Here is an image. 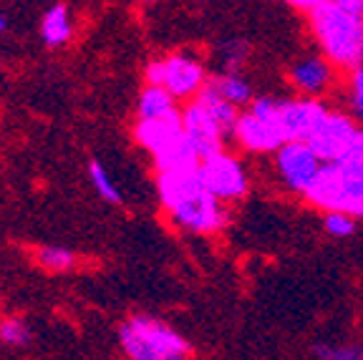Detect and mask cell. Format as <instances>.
<instances>
[{"label":"cell","instance_id":"obj_1","mask_svg":"<svg viewBox=\"0 0 363 360\" xmlns=\"http://www.w3.org/2000/svg\"><path fill=\"white\" fill-rule=\"evenodd\" d=\"M157 197L179 230L194 232V235H212L227 225L225 204L207 189L199 167L157 171Z\"/></svg>","mask_w":363,"mask_h":360},{"label":"cell","instance_id":"obj_25","mask_svg":"<svg viewBox=\"0 0 363 360\" xmlns=\"http://www.w3.org/2000/svg\"><path fill=\"white\" fill-rule=\"evenodd\" d=\"M351 96H353V108H356L358 118H361V121H363V66L353 68Z\"/></svg>","mask_w":363,"mask_h":360},{"label":"cell","instance_id":"obj_17","mask_svg":"<svg viewBox=\"0 0 363 360\" xmlns=\"http://www.w3.org/2000/svg\"><path fill=\"white\" fill-rule=\"evenodd\" d=\"M207 86H210L212 91H217L222 99H227V101L240 108L252 101V89H250V84L238 71H225V74L212 76V79H207Z\"/></svg>","mask_w":363,"mask_h":360},{"label":"cell","instance_id":"obj_7","mask_svg":"<svg viewBox=\"0 0 363 360\" xmlns=\"http://www.w3.org/2000/svg\"><path fill=\"white\" fill-rule=\"evenodd\" d=\"M320 157L313 152L308 141H285L283 147L275 152V169L285 186L293 191H306L313 176L320 169Z\"/></svg>","mask_w":363,"mask_h":360},{"label":"cell","instance_id":"obj_4","mask_svg":"<svg viewBox=\"0 0 363 360\" xmlns=\"http://www.w3.org/2000/svg\"><path fill=\"white\" fill-rule=\"evenodd\" d=\"M119 345L131 360H184L192 348L179 332L152 315H131L119 325Z\"/></svg>","mask_w":363,"mask_h":360},{"label":"cell","instance_id":"obj_18","mask_svg":"<svg viewBox=\"0 0 363 360\" xmlns=\"http://www.w3.org/2000/svg\"><path fill=\"white\" fill-rule=\"evenodd\" d=\"M194 99H199L204 106L210 108V113L217 118V124L222 126V131H225L227 136L235 134V124H238V118H240V106H235V103H230L227 99H222V96L217 94V91H212L207 84H204V89L199 91Z\"/></svg>","mask_w":363,"mask_h":360},{"label":"cell","instance_id":"obj_22","mask_svg":"<svg viewBox=\"0 0 363 360\" xmlns=\"http://www.w3.org/2000/svg\"><path fill=\"white\" fill-rule=\"evenodd\" d=\"M325 230L333 237H348L356 232V217L348 212H340V209H333V212L325 214Z\"/></svg>","mask_w":363,"mask_h":360},{"label":"cell","instance_id":"obj_29","mask_svg":"<svg viewBox=\"0 0 363 360\" xmlns=\"http://www.w3.org/2000/svg\"><path fill=\"white\" fill-rule=\"evenodd\" d=\"M0 68H3V63H0Z\"/></svg>","mask_w":363,"mask_h":360},{"label":"cell","instance_id":"obj_5","mask_svg":"<svg viewBox=\"0 0 363 360\" xmlns=\"http://www.w3.org/2000/svg\"><path fill=\"white\" fill-rule=\"evenodd\" d=\"M147 84L164 86L177 101L194 99L207 84V74L197 56L192 53H172L164 58H154L144 68Z\"/></svg>","mask_w":363,"mask_h":360},{"label":"cell","instance_id":"obj_10","mask_svg":"<svg viewBox=\"0 0 363 360\" xmlns=\"http://www.w3.org/2000/svg\"><path fill=\"white\" fill-rule=\"evenodd\" d=\"M235 139L242 149L255 154L278 152L285 144V134L280 129V121L257 116L252 108L247 113H240L238 124H235Z\"/></svg>","mask_w":363,"mask_h":360},{"label":"cell","instance_id":"obj_15","mask_svg":"<svg viewBox=\"0 0 363 360\" xmlns=\"http://www.w3.org/2000/svg\"><path fill=\"white\" fill-rule=\"evenodd\" d=\"M74 33V23H71V13H68L66 3H56L45 11L43 21H40V38L48 48H58V45L68 43Z\"/></svg>","mask_w":363,"mask_h":360},{"label":"cell","instance_id":"obj_8","mask_svg":"<svg viewBox=\"0 0 363 360\" xmlns=\"http://www.w3.org/2000/svg\"><path fill=\"white\" fill-rule=\"evenodd\" d=\"M356 134L358 126L353 124L351 118L343 116V113L328 111L323 116V121L315 126V131L308 136V144L320 157V162H338L353 149Z\"/></svg>","mask_w":363,"mask_h":360},{"label":"cell","instance_id":"obj_26","mask_svg":"<svg viewBox=\"0 0 363 360\" xmlns=\"http://www.w3.org/2000/svg\"><path fill=\"white\" fill-rule=\"evenodd\" d=\"M335 3H340V6L348 8V11L361 13V3H363V0H335Z\"/></svg>","mask_w":363,"mask_h":360},{"label":"cell","instance_id":"obj_13","mask_svg":"<svg viewBox=\"0 0 363 360\" xmlns=\"http://www.w3.org/2000/svg\"><path fill=\"white\" fill-rule=\"evenodd\" d=\"M290 79L298 91L308 96L323 94L330 86L333 79V71H330V61L325 56H306L295 63L293 71H290Z\"/></svg>","mask_w":363,"mask_h":360},{"label":"cell","instance_id":"obj_19","mask_svg":"<svg viewBox=\"0 0 363 360\" xmlns=\"http://www.w3.org/2000/svg\"><path fill=\"white\" fill-rule=\"evenodd\" d=\"M35 262H38V267L45 272H68L76 267V254L66 247L43 244V247L35 249Z\"/></svg>","mask_w":363,"mask_h":360},{"label":"cell","instance_id":"obj_27","mask_svg":"<svg viewBox=\"0 0 363 360\" xmlns=\"http://www.w3.org/2000/svg\"><path fill=\"white\" fill-rule=\"evenodd\" d=\"M6 30H8V18L0 13V33H6Z\"/></svg>","mask_w":363,"mask_h":360},{"label":"cell","instance_id":"obj_23","mask_svg":"<svg viewBox=\"0 0 363 360\" xmlns=\"http://www.w3.org/2000/svg\"><path fill=\"white\" fill-rule=\"evenodd\" d=\"M220 53H222V66L227 71H238L245 61V43L242 40H227V43L220 45Z\"/></svg>","mask_w":363,"mask_h":360},{"label":"cell","instance_id":"obj_14","mask_svg":"<svg viewBox=\"0 0 363 360\" xmlns=\"http://www.w3.org/2000/svg\"><path fill=\"white\" fill-rule=\"evenodd\" d=\"M154 162L157 171H174V169H189V167H199L202 157L197 154L194 144L187 139V134H182L179 139H174L172 144L162 147L159 152L149 154Z\"/></svg>","mask_w":363,"mask_h":360},{"label":"cell","instance_id":"obj_21","mask_svg":"<svg viewBox=\"0 0 363 360\" xmlns=\"http://www.w3.org/2000/svg\"><path fill=\"white\" fill-rule=\"evenodd\" d=\"M0 343L11 345V348H26L33 343V332H30L28 322L21 317H8L0 322Z\"/></svg>","mask_w":363,"mask_h":360},{"label":"cell","instance_id":"obj_20","mask_svg":"<svg viewBox=\"0 0 363 360\" xmlns=\"http://www.w3.org/2000/svg\"><path fill=\"white\" fill-rule=\"evenodd\" d=\"M89 179H91V184H94V191H96L104 202H108V204H121V202H124V194H121V189L113 184V179L108 176L106 167H104L99 159H91V162H89Z\"/></svg>","mask_w":363,"mask_h":360},{"label":"cell","instance_id":"obj_3","mask_svg":"<svg viewBox=\"0 0 363 360\" xmlns=\"http://www.w3.org/2000/svg\"><path fill=\"white\" fill-rule=\"evenodd\" d=\"M303 194L318 209L363 217V152L351 149L338 162H323Z\"/></svg>","mask_w":363,"mask_h":360},{"label":"cell","instance_id":"obj_11","mask_svg":"<svg viewBox=\"0 0 363 360\" xmlns=\"http://www.w3.org/2000/svg\"><path fill=\"white\" fill-rule=\"evenodd\" d=\"M328 108L318 99H280V126L285 141H308Z\"/></svg>","mask_w":363,"mask_h":360},{"label":"cell","instance_id":"obj_24","mask_svg":"<svg viewBox=\"0 0 363 360\" xmlns=\"http://www.w3.org/2000/svg\"><path fill=\"white\" fill-rule=\"evenodd\" d=\"M315 355L325 360H363V348H315Z\"/></svg>","mask_w":363,"mask_h":360},{"label":"cell","instance_id":"obj_16","mask_svg":"<svg viewBox=\"0 0 363 360\" xmlns=\"http://www.w3.org/2000/svg\"><path fill=\"white\" fill-rule=\"evenodd\" d=\"M172 108H177V99L164 89V86L147 84L142 94L136 96V118L164 116Z\"/></svg>","mask_w":363,"mask_h":360},{"label":"cell","instance_id":"obj_9","mask_svg":"<svg viewBox=\"0 0 363 360\" xmlns=\"http://www.w3.org/2000/svg\"><path fill=\"white\" fill-rule=\"evenodd\" d=\"M182 124H184V134L194 144L199 157H210L215 152H222L227 134L222 126L217 124V118L210 113V108L204 106L199 99H192L189 106L182 108Z\"/></svg>","mask_w":363,"mask_h":360},{"label":"cell","instance_id":"obj_2","mask_svg":"<svg viewBox=\"0 0 363 360\" xmlns=\"http://www.w3.org/2000/svg\"><path fill=\"white\" fill-rule=\"evenodd\" d=\"M311 28L320 51L333 66L353 68L363 66V16L348 11L335 0H323L311 8Z\"/></svg>","mask_w":363,"mask_h":360},{"label":"cell","instance_id":"obj_28","mask_svg":"<svg viewBox=\"0 0 363 360\" xmlns=\"http://www.w3.org/2000/svg\"><path fill=\"white\" fill-rule=\"evenodd\" d=\"M361 16H363V3H361Z\"/></svg>","mask_w":363,"mask_h":360},{"label":"cell","instance_id":"obj_6","mask_svg":"<svg viewBox=\"0 0 363 360\" xmlns=\"http://www.w3.org/2000/svg\"><path fill=\"white\" fill-rule=\"evenodd\" d=\"M199 174H202V181L207 184V189L215 197H220L222 202H235V199L245 197V191L250 186L247 171L240 164V159L227 154L225 149L204 157L199 162Z\"/></svg>","mask_w":363,"mask_h":360},{"label":"cell","instance_id":"obj_12","mask_svg":"<svg viewBox=\"0 0 363 360\" xmlns=\"http://www.w3.org/2000/svg\"><path fill=\"white\" fill-rule=\"evenodd\" d=\"M184 134V124H182V111L172 108L164 116H152V118H136L134 124V139L142 149L149 154L159 152L162 147L172 144L174 139Z\"/></svg>","mask_w":363,"mask_h":360}]
</instances>
